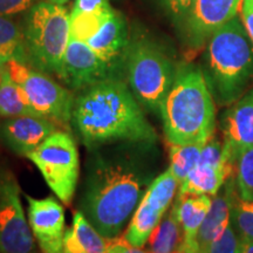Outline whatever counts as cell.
I'll return each instance as SVG.
<instances>
[{
  "instance_id": "cb8c5ba5",
  "label": "cell",
  "mask_w": 253,
  "mask_h": 253,
  "mask_svg": "<svg viewBox=\"0 0 253 253\" xmlns=\"http://www.w3.org/2000/svg\"><path fill=\"white\" fill-rule=\"evenodd\" d=\"M203 145L201 143L170 144L169 170L176 177L179 184L198 164Z\"/></svg>"
},
{
  "instance_id": "d6986e66",
  "label": "cell",
  "mask_w": 253,
  "mask_h": 253,
  "mask_svg": "<svg viewBox=\"0 0 253 253\" xmlns=\"http://www.w3.org/2000/svg\"><path fill=\"white\" fill-rule=\"evenodd\" d=\"M212 204V198L209 195L177 196L172 205L176 209L177 217L183 230L182 252L198 250L196 238L202 223L207 217Z\"/></svg>"
},
{
  "instance_id": "e0dca14e",
  "label": "cell",
  "mask_w": 253,
  "mask_h": 253,
  "mask_svg": "<svg viewBox=\"0 0 253 253\" xmlns=\"http://www.w3.org/2000/svg\"><path fill=\"white\" fill-rule=\"evenodd\" d=\"M87 43L103 61L108 63L113 71L114 67L125 60L130 43L125 18L115 11L113 17Z\"/></svg>"
},
{
  "instance_id": "44dd1931",
  "label": "cell",
  "mask_w": 253,
  "mask_h": 253,
  "mask_svg": "<svg viewBox=\"0 0 253 253\" xmlns=\"http://www.w3.org/2000/svg\"><path fill=\"white\" fill-rule=\"evenodd\" d=\"M24 115L37 114L31 108L24 90L12 79L4 65L0 78V119H13Z\"/></svg>"
},
{
  "instance_id": "2e32d148",
  "label": "cell",
  "mask_w": 253,
  "mask_h": 253,
  "mask_svg": "<svg viewBox=\"0 0 253 253\" xmlns=\"http://www.w3.org/2000/svg\"><path fill=\"white\" fill-rule=\"evenodd\" d=\"M236 171V161L226 158L221 163L198 162L197 166L179 184L178 196H216L224 183Z\"/></svg>"
},
{
  "instance_id": "484cf974",
  "label": "cell",
  "mask_w": 253,
  "mask_h": 253,
  "mask_svg": "<svg viewBox=\"0 0 253 253\" xmlns=\"http://www.w3.org/2000/svg\"><path fill=\"white\" fill-rule=\"evenodd\" d=\"M235 181L239 198L253 201V147L242 150L237 157Z\"/></svg>"
},
{
  "instance_id": "8d00e7d4",
  "label": "cell",
  "mask_w": 253,
  "mask_h": 253,
  "mask_svg": "<svg viewBox=\"0 0 253 253\" xmlns=\"http://www.w3.org/2000/svg\"><path fill=\"white\" fill-rule=\"evenodd\" d=\"M182 253H202V252L199 251V250H194V251H188V252H182Z\"/></svg>"
},
{
  "instance_id": "d4e9b609",
  "label": "cell",
  "mask_w": 253,
  "mask_h": 253,
  "mask_svg": "<svg viewBox=\"0 0 253 253\" xmlns=\"http://www.w3.org/2000/svg\"><path fill=\"white\" fill-rule=\"evenodd\" d=\"M73 231L84 253H107L109 240L91 225L81 211L74 212Z\"/></svg>"
},
{
  "instance_id": "4316f807",
  "label": "cell",
  "mask_w": 253,
  "mask_h": 253,
  "mask_svg": "<svg viewBox=\"0 0 253 253\" xmlns=\"http://www.w3.org/2000/svg\"><path fill=\"white\" fill-rule=\"evenodd\" d=\"M231 221L240 238L253 242V201H243L237 192L231 203Z\"/></svg>"
},
{
  "instance_id": "5bb4252c",
  "label": "cell",
  "mask_w": 253,
  "mask_h": 253,
  "mask_svg": "<svg viewBox=\"0 0 253 253\" xmlns=\"http://www.w3.org/2000/svg\"><path fill=\"white\" fill-rule=\"evenodd\" d=\"M56 130L58 126L42 116L24 115L4 120L0 125V137L15 154L28 157Z\"/></svg>"
},
{
  "instance_id": "6da1fadb",
  "label": "cell",
  "mask_w": 253,
  "mask_h": 253,
  "mask_svg": "<svg viewBox=\"0 0 253 253\" xmlns=\"http://www.w3.org/2000/svg\"><path fill=\"white\" fill-rule=\"evenodd\" d=\"M153 145L120 141L91 149L80 211L104 238L120 237L153 182L144 163Z\"/></svg>"
},
{
  "instance_id": "83f0119b",
  "label": "cell",
  "mask_w": 253,
  "mask_h": 253,
  "mask_svg": "<svg viewBox=\"0 0 253 253\" xmlns=\"http://www.w3.org/2000/svg\"><path fill=\"white\" fill-rule=\"evenodd\" d=\"M240 244L242 239L230 220L229 225L209 246L207 253H239Z\"/></svg>"
},
{
  "instance_id": "5b68a950",
  "label": "cell",
  "mask_w": 253,
  "mask_h": 253,
  "mask_svg": "<svg viewBox=\"0 0 253 253\" xmlns=\"http://www.w3.org/2000/svg\"><path fill=\"white\" fill-rule=\"evenodd\" d=\"M28 62L60 78L71 39V14L63 6L43 1L32 6L25 26Z\"/></svg>"
},
{
  "instance_id": "d6a6232c",
  "label": "cell",
  "mask_w": 253,
  "mask_h": 253,
  "mask_svg": "<svg viewBox=\"0 0 253 253\" xmlns=\"http://www.w3.org/2000/svg\"><path fill=\"white\" fill-rule=\"evenodd\" d=\"M63 250H65V253H84V250L79 244L77 237L74 235L73 227L66 230L65 240H63Z\"/></svg>"
},
{
  "instance_id": "1f68e13d",
  "label": "cell",
  "mask_w": 253,
  "mask_h": 253,
  "mask_svg": "<svg viewBox=\"0 0 253 253\" xmlns=\"http://www.w3.org/2000/svg\"><path fill=\"white\" fill-rule=\"evenodd\" d=\"M240 13L246 33L253 43V0H243Z\"/></svg>"
},
{
  "instance_id": "ba28073f",
  "label": "cell",
  "mask_w": 253,
  "mask_h": 253,
  "mask_svg": "<svg viewBox=\"0 0 253 253\" xmlns=\"http://www.w3.org/2000/svg\"><path fill=\"white\" fill-rule=\"evenodd\" d=\"M5 65L38 116L54 122L58 126H69L74 107L71 91L40 71L28 67L27 63L9 60Z\"/></svg>"
},
{
  "instance_id": "ac0fdd59",
  "label": "cell",
  "mask_w": 253,
  "mask_h": 253,
  "mask_svg": "<svg viewBox=\"0 0 253 253\" xmlns=\"http://www.w3.org/2000/svg\"><path fill=\"white\" fill-rule=\"evenodd\" d=\"M236 194V181L231 177L226 182L225 192L213 196L214 198L212 199L210 210L199 227L196 238V244L202 253H207L211 243L229 225L231 220V203Z\"/></svg>"
},
{
  "instance_id": "f1b7e54d",
  "label": "cell",
  "mask_w": 253,
  "mask_h": 253,
  "mask_svg": "<svg viewBox=\"0 0 253 253\" xmlns=\"http://www.w3.org/2000/svg\"><path fill=\"white\" fill-rule=\"evenodd\" d=\"M167 11L176 20H184L191 11L195 0H161Z\"/></svg>"
},
{
  "instance_id": "7a4b0ae2",
  "label": "cell",
  "mask_w": 253,
  "mask_h": 253,
  "mask_svg": "<svg viewBox=\"0 0 253 253\" xmlns=\"http://www.w3.org/2000/svg\"><path fill=\"white\" fill-rule=\"evenodd\" d=\"M72 122L88 149L120 141H157L135 95L113 78L84 88L74 100Z\"/></svg>"
},
{
  "instance_id": "7402d4cb",
  "label": "cell",
  "mask_w": 253,
  "mask_h": 253,
  "mask_svg": "<svg viewBox=\"0 0 253 253\" xmlns=\"http://www.w3.org/2000/svg\"><path fill=\"white\" fill-rule=\"evenodd\" d=\"M0 55L5 62L9 60L28 62L25 32L15 21L5 15H0Z\"/></svg>"
},
{
  "instance_id": "9c48e42d",
  "label": "cell",
  "mask_w": 253,
  "mask_h": 253,
  "mask_svg": "<svg viewBox=\"0 0 253 253\" xmlns=\"http://www.w3.org/2000/svg\"><path fill=\"white\" fill-rule=\"evenodd\" d=\"M0 253H40L11 170L0 168Z\"/></svg>"
},
{
  "instance_id": "603a6c76",
  "label": "cell",
  "mask_w": 253,
  "mask_h": 253,
  "mask_svg": "<svg viewBox=\"0 0 253 253\" xmlns=\"http://www.w3.org/2000/svg\"><path fill=\"white\" fill-rule=\"evenodd\" d=\"M114 13H115V11L110 6L106 8L88 12L72 11L71 37L87 42L113 17Z\"/></svg>"
},
{
  "instance_id": "f35d334b",
  "label": "cell",
  "mask_w": 253,
  "mask_h": 253,
  "mask_svg": "<svg viewBox=\"0 0 253 253\" xmlns=\"http://www.w3.org/2000/svg\"></svg>"
},
{
  "instance_id": "836d02e7",
  "label": "cell",
  "mask_w": 253,
  "mask_h": 253,
  "mask_svg": "<svg viewBox=\"0 0 253 253\" xmlns=\"http://www.w3.org/2000/svg\"><path fill=\"white\" fill-rule=\"evenodd\" d=\"M239 253H253V242L242 239V244H240V252Z\"/></svg>"
},
{
  "instance_id": "d590c367",
  "label": "cell",
  "mask_w": 253,
  "mask_h": 253,
  "mask_svg": "<svg viewBox=\"0 0 253 253\" xmlns=\"http://www.w3.org/2000/svg\"><path fill=\"white\" fill-rule=\"evenodd\" d=\"M4 65H5L4 59H2L1 55H0V78H1V72H2V67H4Z\"/></svg>"
},
{
  "instance_id": "74e56055",
  "label": "cell",
  "mask_w": 253,
  "mask_h": 253,
  "mask_svg": "<svg viewBox=\"0 0 253 253\" xmlns=\"http://www.w3.org/2000/svg\"><path fill=\"white\" fill-rule=\"evenodd\" d=\"M178 253H182V252H181V251H179V252H178Z\"/></svg>"
},
{
  "instance_id": "277c9868",
  "label": "cell",
  "mask_w": 253,
  "mask_h": 253,
  "mask_svg": "<svg viewBox=\"0 0 253 253\" xmlns=\"http://www.w3.org/2000/svg\"><path fill=\"white\" fill-rule=\"evenodd\" d=\"M209 87L223 104L238 101L253 80V43L237 15L211 36Z\"/></svg>"
},
{
  "instance_id": "30bf717a",
  "label": "cell",
  "mask_w": 253,
  "mask_h": 253,
  "mask_svg": "<svg viewBox=\"0 0 253 253\" xmlns=\"http://www.w3.org/2000/svg\"><path fill=\"white\" fill-rule=\"evenodd\" d=\"M178 186V181L169 169L153 179L123 235L129 244L136 248L147 244L151 232L169 210Z\"/></svg>"
},
{
  "instance_id": "8992f818",
  "label": "cell",
  "mask_w": 253,
  "mask_h": 253,
  "mask_svg": "<svg viewBox=\"0 0 253 253\" xmlns=\"http://www.w3.org/2000/svg\"><path fill=\"white\" fill-rule=\"evenodd\" d=\"M125 61L132 94L145 108L160 113L175 80L177 69L171 59L155 41L138 38L129 43Z\"/></svg>"
},
{
  "instance_id": "7c38bea8",
  "label": "cell",
  "mask_w": 253,
  "mask_h": 253,
  "mask_svg": "<svg viewBox=\"0 0 253 253\" xmlns=\"http://www.w3.org/2000/svg\"><path fill=\"white\" fill-rule=\"evenodd\" d=\"M112 68L84 41L71 37L60 79L73 89H84L107 79Z\"/></svg>"
},
{
  "instance_id": "3957f363",
  "label": "cell",
  "mask_w": 253,
  "mask_h": 253,
  "mask_svg": "<svg viewBox=\"0 0 253 253\" xmlns=\"http://www.w3.org/2000/svg\"><path fill=\"white\" fill-rule=\"evenodd\" d=\"M160 114L169 144H205L212 137L216 107L201 69L192 65L177 69Z\"/></svg>"
},
{
  "instance_id": "9a60e30c",
  "label": "cell",
  "mask_w": 253,
  "mask_h": 253,
  "mask_svg": "<svg viewBox=\"0 0 253 253\" xmlns=\"http://www.w3.org/2000/svg\"><path fill=\"white\" fill-rule=\"evenodd\" d=\"M223 129L225 136L224 143L236 161L240 151L253 147V88L227 110Z\"/></svg>"
},
{
  "instance_id": "ffe728a7",
  "label": "cell",
  "mask_w": 253,
  "mask_h": 253,
  "mask_svg": "<svg viewBox=\"0 0 253 253\" xmlns=\"http://www.w3.org/2000/svg\"><path fill=\"white\" fill-rule=\"evenodd\" d=\"M183 244V230L175 207L169 209L147 242L149 253H178Z\"/></svg>"
},
{
  "instance_id": "4fadbf2b",
  "label": "cell",
  "mask_w": 253,
  "mask_h": 253,
  "mask_svg": "<svg viewBox=\"0 0 253 253\" xmlns=\"http://www.w3.org/2000/svg\"><path fill=\"white\" fill-rule=\"evenodd\" d=\"M243 0H195L184 24L191 46H202L221 26L238 15Z\"/></svg>"
},
{
  "instance_id": "f546056e",
  "label": "cell",
  "mask_w": 253,
  "mask_h": 253,
  "mask_svg": "<svg viewBox=\"0 0 253 253\" xmlns=\"http://www.w3.org/2000/svg\"><path fill=\"white\" fill-rule=\"evenodd\" d=\"M33 0H0V15L11 17L32 7Z\"/></svg>"
},
{
  "instance_id": "e575fe53",
  "label": "cell",
  "mask_w": 253,
  "mask_h": 253,
  "mask_svg": "<svg viewBox=\"0 0 253 253\" xmlns=\"http://www.w3.org/2000/svg\"><path fill=\"white\" fill-rule=\"evenodd\" d=\"M48 2H52L54 5H59V6H63L65 4H67L69 0H47Z\"/></svg>"
},
{
  "instance_id": "4dcf8cb0",
  "label": "cell",
  "mask_w": 253,
  "mask_h": 253,
  "mask_svg": "<svg viewBox=\"0 0 253 253\" xmlns=\"http://www.w3.org/2000/svg\"><path fill=\"white\" fill-rule=\"evenodd\" d=\"M107 253H149L143 248H136L129 244L125 237L120 236L118 238L109 240L108 251Z\"/></svg>"
},
{
  "instance_id": "52a82bcc",
  "label": "cell",
  "mask_w": 253,
  "mask_h": 253,
  "mask_svg": "<svg viewBox=\"0 0 253 253\" xmlns=\"http://www.w3.org/2000/svg\"><path fill=\"white\" fill-rule=\"evenodd\" d=\"M59 201L71 205L80 175L78 145L65 130L48 136L33 153L28 155Z\"/></svg>"
},
{
  "instance_id": "8fae6325",
  "label": "cell",
  "mask_w": 253,
  "mask_h": 253,
  "mask_svg": "<svg viewBox=\"0 0 253 253\" xmlns=\"http://www.w3.org/2000/svg\"><path fill=\"white\" fill-rule=\"evenodd\" d=\"M28 223L41 253H65V210L53 197L26 196Z\"/></svg>"
}]
</instances>
